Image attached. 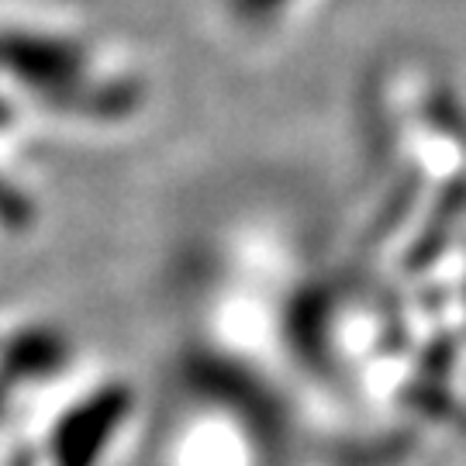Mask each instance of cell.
I'll list each match as a JSON object with an SVG mask.
<instances>
[{
    "label": "cell",
    "mask_w": 466,
    "mask_h": 466,
    "mask_svg": "<svg viewBox=\"0 0 466 466\" xmlns=\"http://www.w3.org/2000/svg\"><path fill=\"white\" fill-rule=\"evenodd\" d=\"M294 0H232L228 7H232V15L242 21V25H249V28H263V25H273V21H280V15L290 7Z\"/></svg>",
    "instance_id": "6da1fadb"
}]
</instances>
